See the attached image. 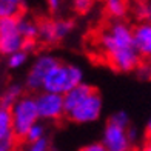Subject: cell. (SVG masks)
I'll return each mask as SVG.
<instances>
[{
    "mask_svg": "<svg viewBox=\"0 0 151 151\" xmlns=\"http://www.w3.org/2000/svg\"><path fill=\"white\" fill-rule=\"evenodd\" d=\"M17 28L23 40H36L39 34V23L28 17H17Z\"/></svg>",
    "mask_w": 151,
    "mask_h": 151,
    "instance_id": "obj_12",
    "label": "cell"
},
{
    "mask_svg": "<svg viewBox=\"0 0 151 151\" xmlns=\"http://www.w3.org/2000/svg\"><path fill=\"white\" fill-rule=\"evenodd\" d=\"M54 25V34H56V40L65 39L74 28V23L71 20H52Z\"/></svg>",
    "mask_w": 151,
    "mask_h": 151,
    "instance_id": "obj_14",
    "label": "cell"
},
{
    "mask_svg": "<svg viewBox=\"0 0 151 151\" xmlns=\"http://www.w3.org/2000/svg\"><path fill=\"white\" fill-rule=\"evenodd\" d=\"M57 63H59V60H57L56 56H52V54H40V56L34 60V63L31 65L28 74H26V80H25L26 88L31 91L40 90L46 74Z\"/></svg>",
    "mask_w": 151,
    "mask_h": 151,
    "instance_id": "obj_7",
    "label": "cell"
},
{
    "mask_svg": "<svg viewBox=\"0 0 151 151\" xmlns=\"http://www.w3.org/2000/svg\"><path fill=\"white\" fill-rule=\"evenodd\" d=\"M34 100H36L39 119L46 120V122H54L65 116L63 97L60 94L42 91L37 97H34Z\"/></svg>",
    "mask_w": 151,
    "mask_h": 151,
    "instance_id": "obj_6",
    "label": "cell"
},
{
    "mask_svg": "<svg viewBox=\"0 0 151 151\" xmlns=\"http://www.w3.org/2000/svg\"><path fill=\"white\" fill-rule=\"evenodd\" d=\"M82 82H83V71L80 66L59 62L43 79L42 90L63 96Z\"/></svg>",
    "mask_w": 151,
    "mask_h": 151,
    "instance_id": "obj_2",
    "label": "cell"
},
{
    "mask_svg": "<svg viewBox=\"0 0 151 151\" xmlns=\"http://www.w3.org/2000/svg\"><path fill=\"white\" fill-rule=\"evenodd\" d=\"M0 3H8V5H14V6H22L23 0H0Z\"/></svg>",
    "mask_w": 151,
    "mask_h": 151,
    "instance_id": "obj_25",
    "label": "cell"
},
{
    "mask_svg": "<svg viewBox=\"0 0 151 151\" xmlns=\"http://www.w3.org/2000/svg\"><path fill=\"white\" fill-rule=\"evenodd\" d=\"M140 151H151V140H148L145 145H143L142 148H140Z\"/></svg>",
    "mask_w": 151,
    "mask_h": 151,
    "instance_id": "obj_26",
    "label": "cell"
},
{
    "mask_svg": "<svg viewBox=\"0 0 151 151\" xmlns=\"http://www.w3.org/2000/svg\"><path fill=\"white\" fill-rule=\"evenodd\" d=\"M133 43L140 57L151 59V22H143L133 29Z\"/></svg>",
    "mask_w": 151,
    "mask_h": 151,
    "instance_id": "obj_9",
    "label": "cell"
},
{
    "mask_svg": "<svg viewBox=\"0 0 151 151\" xmlns=\"http://www.w3.org/2000/svg\"><path fill=\"white\" fill-rule=\"evenodd\" d=\"M79 151H106V150L100 142H91V143H88V145L82 147Z\"/></svg>",
    "mask_w": 151,
    "mask_h": 151,
    "instance_id": "obj_21",
    "label": "cell"
},
{
    "mask_svg": "<svg viewBox=\"0 0 151 151\" xmlns=\"http://www.w3.org/2000/svg\"><path fill=\"white\" fill-rule=\"evenodd\" d=\"M73 6L77 12L85 14L93 8V0H73Z\"/></svg>",
    "mask_w": 151,
    "mask_h": 151,
    "instance_id": "obj_20",
    "label": "cell"
},
{
    "mask_svg": "<svg viewBox=\"0 0 151 151\" xmlns=\"http://www.w3.org/2000/svg\"><path fill=\"white\" fill-rule=\"evenodd\" d=\"M147 134L151 137V117H150L148 122H147Z\"/></svg>",
    "mask_w": 151,
    "mask_h": 151,
    "instance_id": "obj_27",
    "label": "cell"
},
{
    "mask_svg": "<svg viewBox=\"0 0 151 151\" xmlns=\"http://www.w3.org/2000/svg\"><path fill=\"white\" fill-rule=\"evenodd\" d=\"M109 123H114L117 127H123V128H129V117L125 111H117L114 113L108 120Z\"/></svg>",
    "mask_w": 151,
    "mask_h": 151,
    "instance_id": "obj_18",
    "label": "cell"
},
{
    "mask_svg": "<svg viewBox=\"0 0 151 151\" xmlns=\"http://www.w3.org/2000/svg\"><path fill=\"white\" fill-rule=\"evenodd\" d=\"M5 142H14V131L9 108L0 106V143Z\"/></svg>",
    "mask_w": 151,
    "mask_h": 151,
    "instance_id": "obj_11",
    "label": "cell"
},
{
    "mask_svg": "<svg viewBox=\"0 0 151 151\" xmlns=\"http://www.w3.org/2000/svg\"><path fill=\"white\" fill-rule=\"evenodd\" d=\"M45 136V125H42L40 122H36L34 125L28 129L25 139L28 140V143H34V142H39L40 139H43Z\"/></svg>",
    "mask_w": 151,
    "mask_h": 151,
    "instance_id": "obj_17",
    "label": "cell"
},
{
    "mask_svg": "<svg viewBox=\"0 0 151 151\" xmlns=\"http://www.w3.org/2000/svg\"><path fill=\"white\" fill-rule=\"evenodd\" d=\"M102 109H104V100H102L100 94L94 90L82 102H79L71 111H68L66 116L74 123L83 125V123H93L97 120L102 114Z\"/></svg>",
    "mask_w": 151,
    "mask_h": 151,
    "instance_id": "obj_4",
    "label": "cell"
},
{
    "mask_svg": "<svg viewBox=\"0 0 151 151\" xmlns=\"http://www.w3.org/2000/svg\"><path fill=\"white\" fill-rule=\"evenodd\" d=\"M94 91V88L91 85L85 83V82H82V83H79L77 86H74L73 90H70L66 94H63L62 97H63V109H65V114L68 111H71V109L79 104V102H82L88 94H91Z\"/></svg>",
    "mask_w": 151,
    "mask_h": 151,
    "instance_id": "obj_10",
    "label": "cell"
},
{
    "mask_svg": "<svg viewBox=\"0 0 151 151\" xmlns=\"http://www.w3.org/2000/svg\"><path fill=\"white\" fill-rule=\"evenodd\" d=\"M100 46L114 70L129 73L140 63V56L133 43V29L123 22L113 23L100 36Z\"/></svg>",
    "mask_w": 151,
    "mask_h": 151,
    "instance_id": "obj_1",
    "label": "cell"
},
{
    "mask_svg": "<svg viewBox=\"0 0 151 151\" xmlns=\"http://www.w3.org/2000/svg\"><path fill=\"white\" fill-rule=\"evenodd\" d=\"M9 113L12 120V131L17 139H25L28 129L36 122H39L36 100L31 96H22L19 100H16L11 105Z\"/></svg>",
    "mask_w": 151,
    "mask_h": 151,
    "instance_id": "obj_3",
    "label": "cell"
},
{
    "mask_svg": "<svg viewBox=\"0 0 151 151\" xmlns=\"http://www.w3.org/2000/svg\"><path fill=\"white\" fill-rule=\"evenodd\" d=\"M28 62V52L20 50V51H16L8 56V68L9 70H20L23 68Z\"/></svg>",
    "mask_w": 151,
    "mask_h": 151,
    "instance_id": "obj_15",
    "label": "cell"
},
{
    "mask_svg": "<svg viewBox=\"0 0 151 151\" xmlns=\"http://www.w3.org/2000/svg\"><path fill=\"white\" fill-rule=\"evenodd\" d=\"M102 145L106 151H129L131 140L128 137V128L117 127L114 123H106L102 134Z\"/></svg>",
    "mask_w": 151,
    "mask_h": 151,
    "instance_id": "obj_8",
    "label": "cell"
},
{
    "mask_svg": "<svg viewBox=\"0 0 151 151\" xmlns=\"http://www.w3.org/2000/svg\"><path fill=\"white\" fill-rule=\"evenodd\" d=\"M0 151H14V142L0 143Z\"/></svg>",
    "mask_w": 151,
    "mask_h": 151,
    "instance_id": "obj_24",
    "label": "cell"
},
{
    "mask_svg": "<svg viewBox=\"0 0 151 151\" xmlns=\"http://www.w3.org/2000/svg\"><path fill=\"white\" fill-rule=\"evenodd\" d=\"M23 96V88L19 83H11L6 90L3 91V94L0 96V106L5 108H11V105L16 100H19Z\"/></svg>",
    "mask_w": 151,
    "mask_h": 151,
    "instance_id": "obj_13",
    "label": "cell"
},
{
    "mask_svg": "<svg viewBox=\"0 0 151 151\" xmlns=\"http://www.w3.org/2000/svg\"><path fill=\"white\" fill-rule=\"evenodd\" d=\"M23 46V37L17 28V17L0 19V56L20 51Z\"/></svg>",
    "mask_w": 151,
    "mask_h": 151,
    "instance_id": "obj_5",
    "label": "cell"
},
{
    "mask_svg": "<svg viewBox=\"0 0 151 151\" xmlns=\"http://www.w3.org/2000/svg\"><path fill=\"white\" fill-rule=\"evenodd\" d=\"M106 11L116 19L123 17L127 12V3L123 0H106Z\"/></svg>",
    "mask_w": 151,
    "mask_h": 151,
    "instance_id": "obj_16",
    "label": "cell"
},
{
    "mask_svg": "<svg viewBox=\"0 0 151 151\" xmlns=\"http://www.w3.org/2000/svg\"><path fill=\"white\" fill-rule=\"evenodd\" d=\"M25 151H51V145H50V140L43 137L40 139L39 142H34V143H29L28 148Z\"/></svg>",
    "mask_w": 151,
    "mask_h": 151,
    "instance_id": "obj_19",
    "label": "cell"
},
{
    "mask_svg": "<svg viewBox=\"0 0 151 151\" xmlns=\"http://www.w3.org/2000/svg\"><path fill=\"white\" fill-rule=\"evenodd\" d=\"M62 2H63V0H46V5H48V8H50V11L56 12V11L60 9Z\"/></svg>",
    "mask_w": 151,
    "mask_h": 151,
    "instance_id": "obj_23",
    "label": "cell"
},
{
    "mask_svg": "<svg viewBox=\"0 0 151 151\" xmlns=\"http://www.w3.org/2000/svg\"><path fill=\"white\" fill-rule=\"evenodd\" d=\"M139 11H140L142 19H145V22H151V3L142 5Z\"/></svg>",
    "mask_w": 151,
    "mask_h": 151,
    "instance_id": "obj_22",
    "label": "cell"
}]
</instances>
